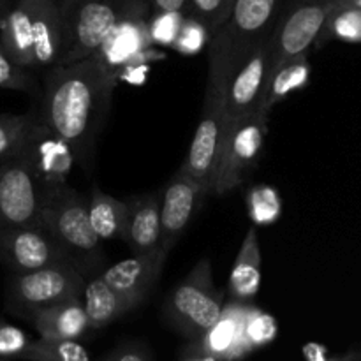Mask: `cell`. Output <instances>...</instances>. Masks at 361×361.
Here are the masks:
<instances>
[{
	"instance_id": "obj_21",
	"label": "cell",
	"mask_w": 361,
	"mask_h": 361,
	"mask_svg": "<svg viewBox=\"0 0 361 361\" xmlns=\"http://www.w3.org/2000/svg\"><path fill=\"white\" fill-rule=\"evenodd\" d=\"M261 264L263 257L257 242V228L250 226L229 274V298L243 303H250L256 298L261 288Z\"/></svg>"
},
{
	"instance_id": "obj_35",
	"label": "cell",
	"mask_w": 361,
	"mask_h": 361,
	"mask_svg": "<svg viewBox=\"0 0 361 361\" xmlns=\"http://www.w3.org/2000/svg\"><path fill=\"white\" fill-rule=\"evenodd\" d=\"M101 361H154L150 349L141 342H123Z\"/></svg>"
},
{
	"instance_id": "obj_40",
	"label": "cell",
	"mask_w": 361,
	"mask_h": 361,
	"mask_svg": "<svg viewBox=\"0 0 361 361\" xmlns=\"http://www.w3.org/2000/svg\"><path fill=\"white\" fill-rule=\"evenodd\" d=\"M4 2H6V0H0V6H2V4H4Z\"/></svg>"
},
{
	"instance_id": "obj_7",
	"label": "cell",
	"mask_w": 361,
	"mask_h": 361,
	"mask_svg": "<svg viewBox=\"0 0 361 361\" xmlns=\"http://www.w3.org/2000/svg\"><path fill=\"white\" fill-rule=\"evenodd\" d=\"M83 289V271L76 263L51 264L27 274H14L7 288V307L18 316L27 317L32 310L81 296Z\"/></svg>"
},
{
	"instance_id": "obj_6",
	"label": "cell",
	"mask_w": 361,
	"mask_h": 361,
	"mask_svg": "<svg viewBox=\"0 0 361 361\" xmlns=\"http://www.w3.org/2000/svg\"><path fill=\"white\" fill-rule=\"evenodd\" d=\"M268 136V116L254 113L228 120L219 148L212 194L226 196L254 173Z\"/></svg>"
},
{
	"instance_id": "obj_29",
	"label": "cell",
	"mask_w": 361,
	"mask_h": 361,
	"mask_svg": "<svg viewBox=\"0 0 361 361\" xmlns=\"http://www.w3.org/2000/svg\"><path fill=\"white\" fill-rule=\"evenodd\" d=\"M212 34H214V32H212L200 18L187 13L182 21V27H180L178 35H176L175 42H173L171 49H175L180 55H197V53H201L203 49H207L208 46H210Z\"/></svg>"
},
{
	"instance_id": "obj_34",
	"label": "cell",
	"mask_w": 361,
	"mask_h": 361,
	"mask_svg": "<svg viewBox=\"0 0 361 361\" xmlns=\"http://www.w3.org/2000/svg\"><path fill=\"white\" fill-rule=\"evenodd\" d=\"M28 344L30 338L23 330L0 319V361L20 360Z\"/></svg>"
},
{
	"instance_id": "obj_12",
	"label": "cell",
	"mask_w": 361,
	"mask_h": 361,
	"mask_svg": "<svg viewBox=\"0 0 361 361\" xmlns=\"http://www.w3.org/2000/svg\"><path fill=\"white\" fill-rule=\"evenodd\" d=\"M279 4L281 0H235L228 21L219 27L228 37L235 69L259 42L270 37L279 18Z\"/></svg>"
},
{
	"instance_id": "obj_24",
	"label": "cell",
	"mask_w": 361,
	"mask_h": 361,
	"mask_svg": "<svg viewBox=\"0 0 361 361\" xmlns=\"http://www.w3.org/2000/svg\"><path fill=\"white\" fill-rule=\"evenodd\" d=\"M310 80V63L307 55H300L296 59L288 60L282 63L274 74H271L270 81H268L267 94H264L263 102L259 106V115L268 116L271 109L284 101L286 97L305 88Z\"/></svg>"
},
{
	"instance_id": "obj_4",
	"label": "cell",
	"mask_w": 361,
	"mask_h": 361,
	"mask_svg": "<svg viewBox=\"0 0 361 361\" xmlns=\"http://www.w3.org/2000/svg\"><path fill=\"white\" fill-rule=\"evenodd\" d=\"M222 309L224 293L215 288L210 257L197 261L164 302L166 321L189 341L210 330L222 316Z\"/></svg>"
},
{
	"instance_id": "obj_13",
	"label": "cell",
	"mask_w": 361,
	"mask_h": 361,
	"mask_svg": "<svg viewBox=\"0 0 361 361\" xmlns=\"http://www.w3.org/2000/svg\"><path fill=\"white\" fill-rule=\"evenodd\" d=\"M270 81V37L256 46L233 71L226 90V120L259 111Z\"/></svg>"
},
{
	"instance_id": "obj_28",
	"label": "cell",
	"mask_w": 361,
	"mask_h": 361,
	"mask_svg": "<svg viewBox=\"0 0 361 361\" xmlns=\"http://www.w3.org/2000/svg\"><path fill=\"white\" fill-rule=\"evenodd\" d=\"M277 334L279 326L275 317L263 312V310H259L257 307H254L252 303H249L245 312V319H243V338H245L250 351L274 342Z\"/></svg>"
},
{
	"instance_id": "obj_27",
	"label": "cell",
	"mask_w": 361,
	"mask_h": 361,
	"mask_svg": "<svg viewBox=\"0 0 361 361\" xmlns=\"http://www.w3.org/2000/svg\"><path fill=\"white\" fill-rule=\"evenodd\" d=\"M328 39L361 42V9L358 7H338V9L331 11L316 44L321 46Z\"/></svg>"
},
{
	"instance_id": "obj_23",
	"label": "cell",
	"mask_w": 361,
	"mask_h": 361,
	"mask_svg": "<svg viewBox=\"0 0 361 361\" xmlns=\"http://www.w3.org/2000/svg\"><path fill=\"white\" fill-rule=\"evenodd\" d=\"M129 203L109 196L101 187L94 185L90 201H88V217L92 229L99 240L122 238L127 224Z\"/></svg>"
},
{
	"instance_id": "obj_14",
	"label": "cell",
	"mask_w": 361,
	"mask_h": 361,
	"mask_svg": "<svg viewBox=\"0 0 361 361\" xmlns=\"http://www.w3.org/2000/svg\"><path fill=\"white\" fill-rule=\"evenodd\" d=\"M208 196L207 189L197 180L178 169L162 190L161 200V245L171 252L175 243L183 236L196 215L201 201Z\"/></svg>"
},
{
	"instance_id": "obj_26",
	"label": "cell",
	"mask_w": 361,
	"mask_h": 361,
	"mask_svg": "<svg viewBox=\"0 0 361 361\" xmlns=\"http://www.w3.org/2000/svg\"><path fill=\"white\" fill-rule=\"evenodd\" d=\"M247 215L252 226H270L282 215L281 194L271 185H254L245 194Z\"/></svg>"
},
{
	"instance_id": "obj_16",
	"label": "cell",
	"mask_w": 361,
	"mask_h": 361,
	"mask_svg": "<svg viewBox=\"0 0 361 361\" xmlns=\"http://www.w3.org/2000/svg\"><path fill=\"white\" fill-rule=\"evenodd\" d=\"M168 256L169 250L162 245L150 252L133 254L127 259L109 267L101 277L118 295L126 296L134 305L140 307L152 288L157 284Z\"/></svg>"
},
{
	"instance_id": "obj_19",
	"label": "cell",
	"mask_w": 361,
	"mask_h": 361,
	"mask_svg": "<svg viewBox=\"0 0 361 361\" xmlns=\"http://www.w3.org/2000/svg\"><path fill=\"white\" fill-rule=\"evenodd\" d=\"M161 200L162 192H152L143 197H133L129 203L127 224L122 240L133 254L150 252L161 247Z\"/></svg>"
},
{
	"instance_id": "obj_8",
	"label": "cell",
	"mask_w": 361,
	"mask_h": 361,
	"mask_svg": "<svg viewBox=\"0 0 361 361\" xmlns=\"http://www.w3.org/2000/svg\"><path fill=\"white\" fill-rule=\"evenodd\" d=\"M46 189L20 154L0 161V228H42Z\"/></svg>"
},
{
	"instance_id": "obj_5",
	"label": "cell",
	"mask_w": 361,
	"mask_h": 361,
	"mask_svg": "<svg viewBox=\"0 0 361 361\" xmlns=\"http://www.w3.org/2000/svg\"><path fill=\"white\" fill-rule=\"evenodd\" d=\"M41 222L80 268L85 261L101 256V240L92 229L88 201L67 183L46 190Z\"/></svg>"
},
{
	"instance_id": "obj_20",
	"label": "cell",
	"mask_w": 361,
	"mask_h": 361,
	"mask_svg": "<svg viewBox=\"0 0 361 361\" xmlns=\"http://www.w3.org/2000/svg\"><path fill=\"white\" fill-rule=\"evenodd\" d=\"M0 44L7 55L25 69L34 71L32 42V0H14L0 6Z\"/></svg>"
},
{
	"instance_id": "obj_17",
	"label": "cell",
	"mask_w": 361,
	"mask_h": 361,
	"mask_svg": "<svg viewBox=\"0 0 361 361\" xmlns=\"http://www.w3.org/2000/svg\"><path fill=\"white\" fill-rule=\"evenodd\" d=\"M32 42L34 71L48 73L60 66L63 49L60 0H32Z\"/></svg>"
},
{
	"instance_id": "obj_1",
	"label": "cell",
	"mask_w": 361,
	"mask_h": 361,
	"mask_svg": "<svg viewBox=\"0 0 361 361\" xmlns=\"http://www.w3.org/2000/svg\"><path fill=\"white\" fill-rule=\"evenodd\" d=\"M116 83L95 56L46 73L42 120L71 145L80 164H90Z\"/></svg>"
},
{
	"instance_id": "obj_32",
	"label": "cell",
	"mask_w": 361,
	"mask_h": 361,
	"mask_svg": "<svg viewBox=\"0 0 361 361\" xmlns=\"http://www.w3.org/2000/svg\"><path fill=\"white\" fill-rule=\"evenodd\" d=\"M0 88L16 92H27V94H37L39 85L32 76L30 69L18 66L4 46L0 44Z\"/></svg>"
},
{
	"instance_id": "obj_25",
	"label": "cell",
	"mask_w": 361,
	"mask_h": 361,
	"mask_svg": "<svg viewBox=\"0 0 361 361\" xmlns=\"http://www.w3.org/2000/svg\"><path fill=\"white\" fill-rule=\"evenodd\" d=\"M20 361H90L88 351L78 341H30Z\"/></svg>"
},
{
	"instance_id": "obj_15",
	"label": "cell",
	"mask_w": 361,
	"mask_h": 361,
	"mask_svg": "<svg viewBox=\"0 0 361 361\" xmlns=\"http://www.w3.org/2000/svg\"><path fill=\"white\" fill-rule=\"evenodd\" d=\"M148 16L150 11L120 21L92 55L116 81H120V74L129 63L143 59L154 49L148 34Z\"/></svg>"
},
{
	"instance_id": "obj_37",
	"label": "cell",
	"mask_w": 361,
	"mask_h": 361,
	"mask_svg": "<svg viewBox=\"0 0 361 361\" xmlns=\"http://www.w3.org/2000/svg\"><path fill=\"white\" fill-rule=\"evenodd\" d=\"M180 361H221L215 355L203 348L197 341H190L189 344L183 345L180 351Z\"/></svg>"
},
{
	"instance_id": "obj_39",
	"label": "cell",
	"mask_w": 361,
	"mask_h": 361,
	"mask_svg": "<svg viewBox=\"0 0 361 361\" xmlns=\"http://www.w3.org/2000/svg\"><path fill=\"white\" fill-rule=\"evenodd\" d=\"M334 4V9H338V7H358L361 9V0H331Z\"/></svg>"
},
{
	"instance_id": "obj_11",
	"label": "cell",
	"mask_w": 361,
	"mask_h": 361,
	"mask_svg": "<svg viewBox=\"0 0 361 361\" xmlns=\"http://www.w3.org/2000/svg\"><path fill=\"white\" fill-rule=\"evenodd\" d=\"M0 261L14 274L76 261L42 228H0Z\"/></svg>"
},
{
	"instance_id": "obj_10",
	"label": "cell",
	"mask_w": 361,
	"mask_h": 361,
	"mask_svg": "<svg viewBox=\"0 0 361 361\" xmlns=\"http://www.w3.org/2000/svg\"><path fill=\"white\" fill-rule=\"evenodd\" d=\"M18 154L28 162L46 190L66 185L76 162L71 145L55 133L42 116H35Z\"/></svg>"
},
{
	"instance_id": "obj_33",
	"label": "cell",
	"mask_w": 361,
	"mask_h": 361,
	"mask_svg": "<svg viewBox=\"0 0 361 361\" xmlns=\"http://www.w3.org/2000/svg\"><path fill=\"white\" fill-rule=\"evenodd\" d=\"M235 0H189V13L200 18L212 32L228 21Z\"/></svg>"
},
{
	"instance_id": "obj_9",
	"label": "cell",
	"mask_w": 361,
	"mask_h": 361,
	"mask_svg": "<svg viewBox=\"0 0 361 361\" xmlns=\"http://www.w3.org/2000/svg\"><path fill=\"white\" fill-rule=\"evenodd\" d=\"M331 11V0H305L277 18L270 34V78L288 60L307 55L310 46L316 44Z\"/></svg>"
},
{
	"instance_id": "obj_18",
	"label": "cell",
	"mask_w": 361,
	"mask_h": 361,
	"mask_svg": "<svg viewBox=\"0 0 361 361\" xmlns=\"http://www.w3.org/2000/svg\"><path fill=\"white\" fill-rule=\"evenodd\" d=\"M27 319L34 324L39 337L51 341H80L90 330L81 296L32 310Z\"/></svg>"
},
{
	"instance_id": "obj_3",
	"label": "cell",
	"mask_w": 361,
	"mask_h": 361,
	"mask_svg": "<svg viewBox=\"0 0 361 361\" xmlns=\"http://www.w3.org/2000/svg\"><path fill=\"white\" fill-rule=\"evenodd\" d=\"M148 11V0H60L63 27L60 66L92 56L120 21Z\"/></svg>"
},
{
	"instance_id": "obj_31",
	"label": "cell",
	"mask_w": 361,
	"mask_h": 361,
	"mask_svg": "<svg viewBox=\"0 0 361 361\" xmlns=\"http://www.w3.org/2000/svg\"><path fill=\"white\" fill-rule=\"evenodd\" d=\"M185 13L180 11H150L148 16V34L154 46L171 48L178 35Z\"/></svg>"
},
{
	"instance_id": "obj_2",
	"label": "cell",
	"mask_w": 361,
	"mask_h": 361,
	"mask_svg": "<svg viewBox=\"0 0 361 361\" xmlns=\"http://www.w3.org/2000/svg\"><path fill=\"white\" fill-rule=\"evenodd\" d=\"M208 81L204 92L203 111H201L200 123L194 133L189 154L180 169L192 176L212 194L214 185L215 164H217L219 148H221L222 134L228 123L226 120V90L228 81L233 74L231 48L222 28L212 34L210 46H208Z\"/></svg>"
},
{
	"instance_id": "obj_38",
	"label": "cell",
	"mask_w": 361,
	"mask_h": 361,
	"mask_svg": "<svg viewBox=\"0 0 361 361\" xmlns=\"http://www.w3.org/2000/svg\"><path fill=\"white\" fill-rule=\"evenodd\" d=\"M150 11H180L189 13V0H148Z\"/></svg>"
},
{
	"instance_id": "obj_36",
	"label": "cell",
	"mask_w": 361,
	"mask_h": 361,
	"mask_svg": "<svg viewBox=\"0 0 361 361\" xmlns=\"http://www.w3.org/2000/svg\"><path fill=\"white\" fill-rule=\"evenodd\" d=\"M303 355L307 361H361L360 355H344V356H331L326 348L319 344H307L303 348Z\"/></svg>"
},
{
	"instance_id": "obj_30",
	"label": "cell",
	"mask_w": 361,
	"mask_h": 361,
	"mask_svg": "<svg viewBox=\"0 0 361 361\" xmlns=\"http://www.w3.org/2000/svg\"><path fill=\"white\" fill-rule=\"evenodd\" d=\"M34 113L27 115H0V161L16 154L27 137L28 129L34 122Z\"/></svg>"
},
{
	"instance_id": "obj_22",
	"label": "cell",
	"mask_w": 361,
	"mask_h": 361,
	"mask_svg": "<svg viewBox=\"0 0 361 361\" xmlns=\"http://www.w3.org/2000/svg\"><path fill=\"white\" fill-rule=\"evenodd\" d=\"M83 296L85 312H87L90 330H102L113 321L122 317L123 314L136 309L130 300L109 288L102 281V277H95L88 284H85Z\"/></svg>"
}]
</instances>
